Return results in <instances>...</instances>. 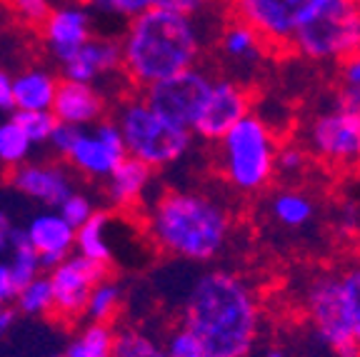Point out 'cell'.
<instances>
[{
  "mask_svg": "<svg viewBox=\"0 0 360 357\" xmlns=\"http://www.w3.org/2000/svg\"><path fill=\"white\" fill-rule=\"evenodd\" d=\"M112 347L115 330L110 323H88L68 345L65 357H112Z\"/></svg>",
  "mask_w": 360,
  "mask_h": 357,
  "instance_id": "cb8c5ba5",
  "label": "cell"
},
{
  "mask_svg": "<svg viewBox=\"0 0 360 357\" xmlns=\"http://www.w3.org/2000/svg\"><path fill=\"white\" fill-rule=\"evenodd\" d=\"M15 305L22 315L40 318V315H53L56 307V295H53V283L48 275H38L28 285H22L18 290Z\"/></svg>",
  "mask_w": 360,
  "mask_h": 357,
  "instance_id": "4316f807",
  "label": "cell"
},
{
  "mask_svg": "<svg viewBox=\"0 0 360 357\" xmlns=\"http://www.w3.org/2000/svg\"><path fill=\"white\" fill-rule=\"evenodd\" d=\"M15 75H11L8 70L0 67V110H13L15 112V88H13Z\"/></svg>",
  "mask_w": 360,
  "mask_h": 357,
  "instance_id": "ab89813d",
  "label": "cell"
},
{
  "mask_svg": "<svg viewBox=\"0 0 360 357\" xmlns=\"http://www.w3.org/2000/svg\"><path fill=\"white\" fill-rule=\"evenodd\" d=\"M353 3H355V6H358V8H360V0H353Z\"/></svg>",
  "mask_w": 360,
  "mask_h": 357,
  "instance_id": "f6af8a7d",
  "label": "cell"
},
{
  "mask_svg": "<svg viewBox=\"0 0 360 357\" xmlns=\"http://www.w3.org/2000/svg\"><path fill=\"white\" fill-rule=\"evenodd\" d=\"M215 51H218V60L228 67L225 75H233L248 85H250L248 78L258 75L268 58H276V53L270 51V45L260 38L258 30L236 18H228L215 33Z\"/></svg>",
  "mask_w": 360,
  "mask_h": 357,
  "instance_id": "4fadbf2b",
  "label": "cell"
},
{
  "mask_svg": "<svg viewBox=\"0 0 360 357\" xmlns=\"http://www.w3.org/2000/svg\"><path fill=\"white\" fill-rule=\"evenodd\" d=\"M53 115L60 123H70L75 128H93L101 120H105V95L88 83H73L60 80Z\"/></svg>",
  "mask_w": 360,
  "mask_h": 357,
  "instance_id": "ac0fdd59",
  "label": "cell"
},
{
  "mask_svg": "<svg viewBox=\"0 0 360 357\" xmlns=\"http://www.w3.org/2000/svg\"><path fill=\"white\" fill-rule=\"evenodd\" d=\"M165 352H168V357H213L208 347H205V342L193 330H188L183 323L168 332V337H165Z\"/></svg>",
  "mask_w": 360,
  "mask_h": 357,
  "instance_id": "d6a6232c",
  "label": "cell"
},
{
  "mask_svg": "<svg viewBox=\"0 0 360 357\" xmlns=\"http://www.w3.org/2000/svg\"><path fill=\"white\" fill-rule=\"evenodd\" d=\"M338 283H340V302H343L345 323H348L355 345L360 347V257L338 265Z\"/></svg>",
  "mask_w": 360,
  "mask_h": 357,
  "instance_id": "603a6c76",
  "label": "cell"
},
{
  "mask_svg": "<svg viewBox=\"0 0 360 357\" xmlns=\"http://www.w3.org/2000/svg\"><path fill=\"white\" fill-rule=\"evenodd\" d=\"M298 138L315 165L330 173H360V85L338 83L330 100L308 115Z\"/></svg>",
  "mask_w": 360,
  "mask_h": 357,
  "instance_id": "5b68a950",
  "label": "cell"
},
{
  "mask_svg": "<svg viewBox=\"0 0 360 357\" xmlns=\"http://www.w3.org/2000/svg\"><path fill=\"white\" fill-rule=\"evenodd\" d=\"M80 130L83 128H75V125H70V123H58V128L53 130V135H51V143H48L51 150L60 157H68L70 148H73L75 140H78Z\"/></svg>",
  "mask_w": 360,
  "mask_h": 357,
  "instance_id": "74e56055",
  "label": "cell"
},
{
  "mask_svg": "<svg viewBox=\"0 0 360 357\" xmlns=\"http://www.w3.org/2000/svg\"><path fill=\"white\" fill-rule=\"evenodd\" d=\"M253 112V90L233 75H218L208 103L202 108L200 120L193 128V135L208 145H215L243 117Z\"/></svg>",
  "mask_w": 360,
  "mask_h": 357,
  "instance_id": "7c38bea8",
  "label": "cell"
},
{
  "mask_svg": "<svg viewBox=\"0 0 360 357\" xmlns=\"http://www.w3.org/2000/svg\"><path fill=\"white\" fill-rule=\"evenodd\" d=\"M11 270L15 275L18 285H28L30 280H35L38 275H43V260L40 252L33 247V242L28 240L25 230H18L15 240L11 245Z\"/></svg>",
  "mask_w": 360,
  "mask_h": 357,
  "instance_id": "f546056e",
  "label": "cell"
},
{
  "mask_svg": "<svg viewBox=\"0 0 360 357\" xmlns=\"http://www.w3.org/2000/svg\"><path fill=\"white\" fill-rule=\"evenodd\" d=\"M15 225H13V218L6 212V207H0V252L11 250L13 240H15Z\"/></svg>",
  "mask_w": 360,
  "mask_h": 357,
  "instance_id": "60d3db41",
  "label": "cell"
},
{
  "mask_svg": "<svg viewBox=\"0 0 360 357\" xmlns=\"http://www.w3.org/2000/svg\"><path fill=\"white\" fill-rule=\"evenodd\" d=\"M112 357H168L165 342L155 340L141 327H123L115 332Z\"/></svg>",
  "mask_w": 360,
  "mask_h": 357,
  "instance_id": "83f0119b",
  "label": "cell"
},
{
  "mask_svg": "<svg viewBox=\"0 0 360 357\" xmlns=\"http://www.w3.org/2000/svg\"><path fill=\"white\" fill-rule=\"evenodd\" d=\"M288 56L313 65H345L360 56V8L353 0H326L292 38Z\"/></svg>",
  "mask_w": 360,
  "mask_h": 357,
  "instance_id": "52a82bcc",
  "label": "cell"
},
{
  "mask_svg": "<svg viewBox=\"0 0 360 357\" xmlns=\"http://www.w3.org/2000/svg\"><path fill=\"white\" fill-rule=\"evenodd\" d=\"M120 305H123V287L118 280H112L108 275L105 280L96 285V290L90 295L85 318H88V323H110L118 315Z\"/></svg>",
  "mask_w": 360,
  "mask_h": 357,
  "instance_id": "f1b7e54d",
  "label": "cell"
},
{
  "mask_svg": "<svg viewBox=\"0 0 360 357\" xmlns=\"http://www.w3.org/2000/svg\"><path fill=\"white\" fill-rule=\"evenodd\" d=\"M218 6V0H150V8H163V11L183 13V15L200 18Z\"/></svg>",
  "mask_w": 360,
  "mask_h": 357,
  "instance_id": "8d00e7d4",
  "label": "cell"
},
{
  "mask_svg": "<svg viewBox=\"0 0 360 357\" xmlns=\"http://www.w3.org/2000/svg\"><path fill=\"white\" fill-rule=\"evenodd\" d=\"M255 357H292V352L288 350V345L273 340V342H260L258 350H255Z\"/></svg>",
  "mask_w": 360,
  "mask_h": 357,
  "instance_id": "b9f144b4",
  "label": "cell"
},
{
  "mask_svg": "<svg viewBox=\"0 0 360 357\" xmlns=\"http://www.w3.org/2000/svg\"><path fill=\"white\" fill-rule=\"evenodd\" d=\"M33 148V140L18 125L15 117H8L0 123V165L8 168V173L20 168L22 162H28Z\"/></svg>",
  "mask_w": 360,
  "mask_h": 357,
  "instance_id": "d4e9b609",
  "label": "cell"
},
{
  "mask_svg": "<svg viewBox=\"0 0 360 357\" xmlns=\"http://www.w3.org/2000/svg\"><path fill=\"white\" fill-rule=\"evenodd\" d=\"M18 290H20V285L13 275L11 263H0V307H6L8 302H15Z\"/></svg>",
  "mask_w": 360,
  "mask_h": 357,
  "instance_id": "f35d334b",
  "label": "cell"
},
{
  "mask_svg": "<svg viewBox=\"0 0 360 357\" xmlns=\"http://www.w3.org/2000/svg\"><path fill=\"white\" fill-rule=\"evenodd\" d=\"M112 120L123 133L128 157L146 162L153 170H165L183 162L198 140L193 130L160 115L143 98V93L128 95L125 100H120L112 112Z\"/></svg>",
  "mask_w": 360,
  "mask_h": 357,
  "instance_id": "8992f818",
  "label": "cell"
},
{
  "mask_svg": "<svg viewBox=\"0 0 360 357\" xmlns=\"http://www.w3.org/2000/svg\"><path fill=\"white\" fill-rule=\"evenodd\" d=\"M11 11L28 25H43L53 13L51 0H8Z\"/></svg>",
  "mask_w": 360,
  "mask_h": 357,
  "instance_id": "e575fe53",
  "label": "cell"
},
{
  "mask_svg": "<svg viewBox=\"0 0 360 357\" xmlns=\"http://www.w3.org/2000/svg\"><path fill=\"white\" fill-rule=\"evenodd\" d=\"M51 357H65V355H51Z\"/></svg>",
  "mask_w": 360,
  "mask_h": 357,
  "instance_id": "bcb514c9",
  "label": "cell"
},
{
  "mask_svg": "<svg viewBox=\"0 0 360 357\" xmlns=\"http://www.w3.org/2000/svg\"><path fill=\"white\" fill-rule=\"evenodd\" d=\"M58 210H60V215L68 220V223L73 225L75 230H78L80 225H85L93 215H96V205H93V200H90L85 193H80V190H75L73 195L68 197Z\"/></svg>",
  "mask_w": 360,
  "mask_h": 357,
  "instance_id": "836d02e7",
  "label": "cell"
},
{
  "mask_svg": "<svg viewBox=\"0 0 360 357\" xmlns=\"http://www.w3.org/2000/svg\"><path fill=\"white\" fill-rule=\"evenodd\" d=\"M335 233L345 240H360V205L343 202L335 212Z\"/></svg>",
  "mask_w": 360,
  "mask_h": 357,
  "instance_id": "d590c367",
  "label": "cell"
},
{
  "mask_svg": "<svg viewBox=\"0 0 360 357\" xmlns=\"http://www.w3.org/2000/svg\"><path fill=\"white\" fill-rule=\"evenodd\" d=\"M205 43V30L198 18L148 8L125 22L120 35L123 75L133 88L146 90L188 67L202 65Z\"/></svg>",
  "mask_w": 360,
  "mask_h": 357,
  "instance_id": "3957f363",
  "label": "cell"
},
{
  "mask_svg": "<svg viewBox=\"0 0 360 357\" xmlns=\"http://www.w3.org/2000/svg\"><path fill=\"white\" fill-rule=\"evenodd\" d=\"M0 310H3V307H0Z\"/></svg>",
  "mask_w": 360,
  "mask_h": 357,
  "instance_id": "7dc6e473",
  "label": "cell"
},
{
  "mask_svg": "<svg viewBox=\"0 0 360 357\" xmlns=\"http://www.w3.org/2000/svg\"><path fill=\"white\" fill-rule=\"evenodd\" d=\"M110 212L108 210H96V215L88 220L85 225L78 228V238H75V250L78 255L88 257L93 263L112 265V247L108 240V230H110Z\"/></svg>",
  "mask_w": 360,
  "mask_h": 357,
  "instance_id": "7402d4cb",
  "label": "cell"
},
{
  "mask_svg": "<svg viewBox=\"0 0 360 357\" xmlns=\"http://www.w3.org/2000/svg\"><path fill=\"white\" fill-rule=\"evenodd\" d=\"M281 135L258 112H250L215 143L220 183L243 197H255L276 183Z\"/></svg>",
  "mask_w": 360,
  "mask_h": 357,
  "instance_id": "277c9868",
  "label": "cell"
},
{
  "mask_svg": "<svg viewBox=\"0 0 360 357\" xmlns=\"http://www.w3.org/2000/svg\"><path fill=\"white\" fill-rule=\"evenodd\" d=\"M215 78H218V73H213L208 65H195L146 90H138V93H143V98L160 115L193 130L200 120L210 93H213Z\"/></svg>",
  "mask_w": 360,
  "mask_h": 357,
  "instance_id": "9c48e42d",
  "label": "cell"
},
{
  "mask_svg": "<svg viewBox=\"0 0 360 357\" xmlns=\"http://www.w3.org/2000/svg\"><path fill=\"white\" fill-rule=\"evenodd\" d=\"M13 117H15L18 125L25 130V135L33 140V145H48L53 130L60 123V120L53 115V110H15Z\"/></svg>",
  "mask_w": 360,
  "mask_h": 357,
  "instance_id": "4dcf8cb0",
  "label": "cell"
},
{
  "mask_svg": "<svg viewBox=\"0 0 360 357\" xmlns=\"http://www.w3.org/2000/svg\"><path fill=\"white\" fill-rule=\"evenodd\" d=\"M80 3L96 15L123 22H130L135 15L150 8V0H80Z\"/></svg>",
  "mask_w": 360,
  "mask_h": 357,
  "instance_id": "1f68e13d",
  "label": "cell"
},
{
  "mask_svg": "<svg viewBox=\"0 0 360 357\" xmlns=\"http://www.w3.org/2000/svg\"><path fill=\"white\" fill-rule=\"evenodd\" d=\"M13 320H15V313H13V310H8V307H3V310H0V340L11 332Z\"/></svg>",
  "mask_w": 360,
  "mask_h": 357,
  "instance_id": "ee69618b",
  "label": "cell"
},
{
  "mask_svg": "<svg viewBox=\"0 0 360 357\" xmlns=\"http://www.w3.org/2000/svg\"><path fill=\"white\" fill-rule=\"evenodd\" d=\"M143 228L148 240L165 257L208 265L231 247L236 215L215 193L168 188L146 205Z\"/></svg>",
  "mask_w": 360,
  "mask_h": 357,
  "instance_id": "7a4b0ae2",
  "label": "cell"
},
{
  "mask_svg": "<svg viewBox=\"0 0 360 357\" xmlns=\"http://www.w3.org/2000/svg\"><path fill=\"white\" fill-rule=\"evenodd\" d=\"M22 230H25L35 250L40 252L43 270H53L56 265H60L63 260L73 255L78 230L63 218L60 210L38 212V215H33L28 220V225Z\"/></svg>",
  "mask_w": 360,
  "mask_h": 357,
  "instance_id": "e0dca14e",
  "label": "cell"
},
{
  "mask_svg": "<svg viewBox=\"0 0 360 357\" xmlns=\"http://www.w3.org/2000/svg\"><path fill=\"white\" fill-rule=\"evenodd\" d=\"M128 157L123 133L112 117H105L93 128H83L75 145L68 152V165L90 180H105Z\"/></svg>",
  "mask_w": 360,
  "mask_h": 357,
  "instance_id": "8fae6325",
  "label": "cell"
},
{
  "mask_svg": "<svg viewBox=\"0 0 360 357\" xmlns=\"http://www.w3.org/2000/svg\"><path fill=\"white\" fill-rule=\"evenodd\" d=\"M153 173L146 162L125 157L118 168L103 180V193L112 210H138L146 202L148 190L153 185Z\"/></svg>",
  "mask_w": 360,
  "mask_h": 357,
  "instance_id": "d6986e66",
  "label": "cell"
},
{
  "mask_svg": "<svg viewBox=\"0 0 360 357\" xmlns=\"http://www.w3.org/2000/svg\"><path fill=\"white\" fill-rule=\"evenodd\" d=\"M15 88V110H53L60 80L40 65L25 67L13 80Z\"/></svg>",
  "mask_w": 360,
  "mask_h": 357,
  "instance_id": "44dd1931",
  "label": "cell"
},
{
  "mask_svg": "<svg viewBox=\"0 0 360 357\" xmlns=\"http://www.w3.org/2000/svg\"><path fill=\"white\" fill-rule=\"evenodd\" d=\"M265 210H268L270 223L288 233H300V230L310 228L318 215L315 197L298 185H283V188L273 190L265 202Z\"/></svg>",
  "mask_w": 360,
  "mask_h": 357,
  "instance_id": "ffe728a7",
  "label": "cell"
},
{
  "mask_svg": "<svg viewBox=\"0 0 360 357\" xmlns=\"http://www.w3.org/2000/svg\"><path fill=\"white\" fill-rule=\"evenodd\" d=\"M11 185L20 195L40 202L48 210H58L75 193L73 175L60 162L28 160L20 168L11 170Z\"/></svg>",
  "mask_w": 360,
  "mask_h": 357,
  "instance_id": "5bb4252c",
  "label": "cell"
},
{
  "mask_svg": "<svg viewBox=\"0 0 360 357\" xmlns=\"http://www.w3.org/2000/svg\"><path fill=\"white\" fill-rule=\"evenodd\" d=\"M105 265H98L83 255H70L48 270V278L53 283V295H56V307L53 315L60 318L63 323H73V320L83 318L88 310L90 295L96 290V285L108 278Z\"/></svg>",
  "mask_w": 360,
  "mask_h": 357,
  "instance_id": "30bf717a",
  "label": "cell"
},
{
  "mask_svg": "<svg viewBox=\"0 0 360 357\" xmlns=\"http://www.w3.org/2000/svg\"><path fill=\"white\" fill-rule=\"evenodd\" d=\"M63 80L73 83L96 85L103 78H110L115 73H123V48L120 38H108V35H93L88 43L75 53L65 65H60Z\"/></svg>",
  "mask_w": 360,
  "mask_h": 357,
  "instance_id": "2e32d148",
  "label": "cell"
},
{
  "mask_svg": "<svg viewBox=\"0 0 360 357\" xmlns=\"http://www.w3.org/2000/svg\"><path fill=\"white\" fill-rule=\"evenodd\" d=\"M213 357H255L263 340V300L253 280L231 268H208L193 278L180 307Z\"/></svg>",
  "mask_w": 360,
  "mask_h": 357,
  "instance_id": "6da1fadb",
  "label": "cell"
},
{
  "mask_svg": "<svg viewBox=\"0 0 360 357\" xmlns=\"http://www.w3.org/2000/svg\"><path fill=\"white\" fill-rule=\"evenodd\" d=\"M315 165L310 150L303 145L300 138H283L281 148H278V160H276V170L278 178L285 180V183H295L300 180L310 168Z\"/></svg>",
  "mask_w": 360,
  "mask_h": 357,
  "instance_id": "484cf974",
  "label": "cell"
},
{
  "mask_svg": "<svg viewBox=\"0 0 360 357\" xmlns=\"http://www.w3.org/2000/svg\"><path fill=\"white\" fill-rule=\"evenodd\" d=\"M40 28L51 58L58 65H65L93 38V13L83 3H65L53 8Z\"/></svg>",
  "mask_w": 360,
  "mask_h": 357,
  "instance_id": "9a60e30c",
  "label": "cell"
},
{
  "mask_svg": "<svg viewBox=\"0 0 360 357\" xmlns=\"http://www.w3.org/2000/svg\"><path fill=\"white\" fill-rule=\"evenodd\" d=\"M326 0H225L231 18L243 20L270 45L276 56H288L292 38Z\"/></svg>",
  "mask_w": 360,
  "mask_h": 357,
  "instance_id": "ba28073f",
  "label": "cell"
},
{
  "mask_svg": "<svg viewBox=\"0 0 360 357\" xmlns=\"http://www.w3.org/2000/svg\"><path fill=\"white\" fill-rule=\"evenodd\" d=\"M338 70H340V83L360 85V56H355L353 60H348L345 65L338 67Z\"/></svg>",
  "mask_w": 360,
  "mask_h": 357,
  "instance_id": "7bdbcfd3",
  "label": "cell"
}]
</instances>
